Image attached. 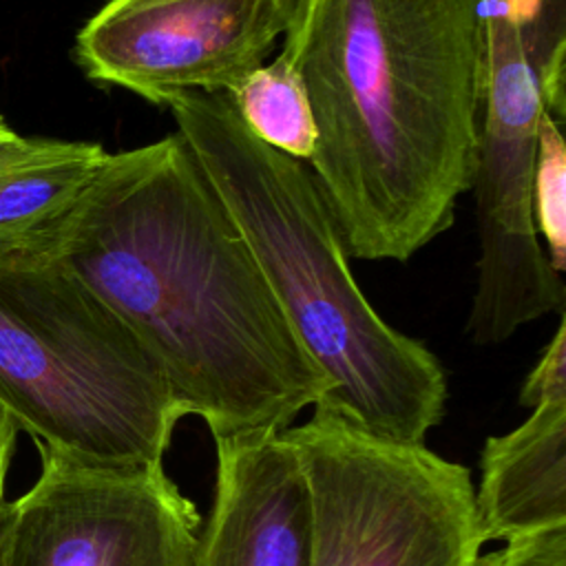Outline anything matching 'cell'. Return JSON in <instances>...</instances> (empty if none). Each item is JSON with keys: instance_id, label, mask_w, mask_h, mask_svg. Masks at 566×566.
I'll use <instances>...</instances> for the list:
<instances>
[{"instance_id": "4", "label": "cell", "mask_w": 566, "mask_h": 566, "mask_svg": "<svg viewBox=\"0 0 566 566\" xmlns=\"http://www.w3.org/2000/svg\"><path fill=\"white\" fill-rule=\"evenodd\" d=\"M0 405L35 444L164 467L186 416L137 334L53 254L0 259Z\"/></svg>"}, {"instance_id": "14", "label": "cell", "mask_w": 566, "mask_h": 566, "mask_svg": "<svg viewBox=\"0 0 566 566\" xmlns=\"http://www.w3.org/2000/svg\"><path fill=\"white\" fill-rule=\"evenodd\" d=\"M566 400V323L559 318V325L546 345L542 358L526 376L520 389V405L535 409L544 402Z\"/></svg>"}, {"instance_id": "16", "label": "cell", "mask_w": 566, "mask_h": 566, "mask_svg": "<svg viewBox=\"0 0 566 566\" xmlns=\"http://www.w3.org/2000/svg\"><path fill=\"white\" fill-rule=\"evenodd\" d=\"M7 128H9V124H7V122H4V117L0 115V133H4Z\"/></svg>"}, {"instance_id": "6", "label": "cell", "mask_w": 566, "mask_h": 566, "mask_svg": "<svg viewBox=\"0 0 566 566\" xmlns=\"http://www.w3.org/2000/svg\"><path fill=\"white\" fill-rule=\"evenodd\" d=\"M38 449V478L2 509L0 566H197L201 515L164 467Z\"/></svg>"}, {"instance_id": "15", "label": "cell", "mask_w": 566, "mask_h": 566, "mask_svg": "<svg viewBox=\"0 0 566 566\" xmlns=\"http://www.w3.org/2000/svg\"><path fill=\"white\" fill-rule=\"evenodd\" d=\"M18 431H20L18 424L7 413V409L0 405V511L7 502L4 500V486H7V473H9V467H11Z\"/></svg>"}, {"instance_id": "17", "label": "cell", "mask_w": 566, "mask_h": 566, "mask_svg": "<svg viewBox=\"0 0 566 566\" xmlns=\"http://www.w3.org/2000/svg\"><path fill=\"white\" fill-rule=\"evenodd\" d=\"M2 509H4V506H2ZM0 517H2V511H0Z\"/></svg>"}, {"instance_id": "1", "label": "cell", "mask_w": 566, "mask_h": 566, "mask_svg": "<svg viewBox=\"0 0 566 566\" xmlns=\"http://www.w3.org/2000/svg\"><path fill=\"white\" fill-rule=\"evenodd\" d=\"M51 254L137 334L212 438L285 431L332 387L179 133L106 153Z\"/></svg>"}, {"instance_id": "5", "label": "cell", "mask_w": 566, "mask_h": 566, "mask_svg": "<svg viewBox=\"0 0 566 566\" xmlns=\"http://www.w3.org/2000/svg\"><path fill=\"white\" fill-rule=\"evenodd\" d=\"M312 500V566H475L486 542L464 464L365 431L329 400L287 427Z\"/></svg>"}, {"instance_id": "13", "label": "cell", "mask_w": 566, "mask_h": 566, "mask_svg": "<svg viewBox=\"0 0 566 566\" xmlns=\"http://www.w3.org/2000/svg\"><path fill=\"white\" fill-rule=\"evenodd\" d=\"M475 566H566V524L506 539V546L480 555Z\"/></svg>"}, {"instance_id": "10", "label": "cell", "mask_w": 566, "mask_h": 566, "mask_svg": "<svg viewBox=\"0 0 566 566\" xmlns=\"http://www.w3.org/2000/svg\"><path fill=\"white\" fill-rule=\"evenodd\" d=\"M106 153L95 142L0 133V259L51 254Z\"/></svg>"}, {"instance_id": "7", "label": "cell", "mask_w": 566, "mask_h": 566, "mask_svg": "<svg viewBox=\"0 0 566 566\" xmlns=\"http://www.w3.org/2000/svg\"><path fill=\"white\" fill-rule=\"evenodd\" d=\"M294 0H108L75 38L84 73L159 104L230 95L285 33Z\"/></svg>"}, {"instance_id": "8", "label": "cell", "mask_w": 566, "mask_h": 566, "mask_svg": "<svg viewBox=\"0 0 566 566\" xmlns=\"http://www.w3.org/2000/svg\"><path fill=\"white\" fill-rule=\"evenodd\" d=\"M217 475L197 566H312V500L283 431L214 438Z\"/></svg>"}, {"instance_id": "12", "label": "cell", "mask_w": 566, "mask_h": 566, "mask_svg": "<svg viewBox=\"0 0 566 566\" xmlns=\"http://www.w3.org/2000/svg\"><path fill=\"white\" fill-rule=\"evenodd\" d=\"M533 217L546 241V256L562 274L566 268V146L562 124L542 111L533 168Z\"/></svg>"}, {"instance_id": "2", "label": "cell", "mask_w": 566, "mask_h": 566, "mask_svg": "<svg viewBox=\"0 0 566 566\" xmlns=\"http://www.w3.org/2000/svg\"><path fill=\"white\" fill-rule=\"evenodd\" d=\"M281 55L312 108V175L345 250L411 259L478 164V0H294Z\"/></svg>"}, {"instance_id": "3", "label": "cell", "mask_w": 566, "mask_h": 566, "mask_svg": "<svg viewBox=\"0 0 566 566\" xmlns=\"http://www.w3.org/2000/svg\"><path fill=\"white\" fill-rule=\"evenodd\" d=\"M161 106L241 230L296 340L327 376L321 400L378 438L424 444L444 413V369L365 298L312 170L259 142L223 93L172 91Z\"/></svg>"}, {"instance_id": "11", "label": "cell", "mask_w": 566, "mask_h": 566, "mask_svg": "<svg viewBox=\"0 0 566 566\" xmlns=\"http://www.w3.org/2000/svg\"><path fill=\"white\" fill-rule=\"evenodd\" d=\"M228 97L259 142L310 161L316 146L312 108L298 73L281 53L254 69Z\"/></svg>"}, {"instance_id": "9", "label": "cell", "mask_w": 566, "mask_h": 566, "mask_svg": "<svg viewBox=\"0 0 566 566\" xmlns=\"http://www.w3.org/2000/svg\"><path fill=\"white\" fill-rule=\"evenodd\" d=\"M475 509L486 542L566 524V400L537 405L511 433L486 438Z\"/></svg>"}]
</instances>
